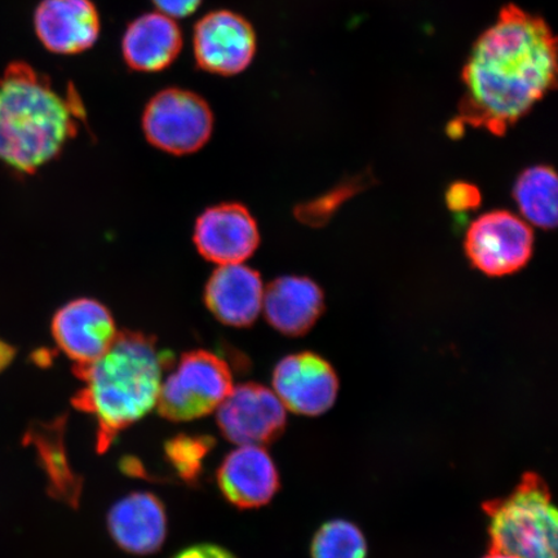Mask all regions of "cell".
Wrapping results in <instances>:
<instances>
[{
	"label": "cell",
	"instance_id": "6da1fadb",
	"mask_svg": "<svg viewBox=\"0 0 558 558\" xmlns=\"http://www.w3.org/2000/svg\"><path fill=\"white\" fill-rule=\"evenodd\" d=\"M557 83V46L543 19L513 4L474 45L463 70L464 94L453 130L507 131Z\"/></svg>",
	"mask_w": 558,
	"mask_h": 558
},
{
	"label": "cell",
	"instance_id": "7a4b0ae2",
	"mask_svg": "<svg viewBox=\"0 0 558 558\" xmlns=\"http://www.w3.org/2000/svg\"><path fill=\"white\" fill-rule=\"evenodd\" d=\"M167 362L155 339L122 331L99 360L73 366L85 383L73 407L96 418L97 451H107L122 430L155 409Z\"/></svg>",
	"mask_w": 558,
	"mask_h": 558
},
{
	"label": "cell",
	"instance_id": "3957f363",
	"mask_svg": "<svg viewBox=\"0 0 558 558\" xmlns=\"http://www.w3.org/2000/svg\"><path fill=\"white\" fill-rule=\"evenodd\" d=\"M81 113L73 94L62 97L32 66L13 62L0 80V162L37 171L75 135Z\"/></svg>",
	"mask_w": 558,
	"mask_h": 558
},
{
	"label": "cell",
	"instance_id": "277c9868",
	"mask_svg": "<svg viewBox=\"0 0 558 558\" xmlns=\"http://www.w3.org/2000/svg\"><path fill=\"white\" fill-rule=\"evenodd\" d=\"M483 509L490 548L518 558H557V509L541 474H523L511 493L485 501Z\"/></svg>",
	"mask_w": 558,
	"mask_h": 558
},
{
	"label": "cell",
	"instance_id": "5b68a950",
	"mask_svg": "<svg viewBox=\"0 0 558 558\" xmlns=\"http://www.w3.org/2000/svg\"><path fill=\"white\" fill-rule=\"evenodd\" d=\"M232 389V372L218 354L187 352L160 386L156 407L167 421L190 422L211 414Z\"/></svg>",
	"mask_w": 558,
	"mask_h": 558
},
{
	"label": "cell",
	"instance_id": "8992f818",
	"mask_svg": "<svg viewBox=\"0 0 558 558\" xmlns=\"http://www.w3.org/2000/svg\"><path fill=\"white\" fill-rule=\"evenodd\" d=\"M146 138L156 148L174 156L192 155L211 137L213 111L190 90L170 88L159 93L145 109Z\"/></svg>",
	"mask_w": 558,
	"mask_h": 558
},
{
	"label": "cell",
	"instance_id": "52a82bcc",
	"mask_svg": "<svg viewBox=\"0 0 558 558\" xmlns=\"http://www.w3.org/2000/svg\"><path fill=\"white\" fill-rule=\"evenodd\" d=\"M465 255L488 277L518 274L532 259L534 232L518 215L507 209L481 215L466 230Z\"/></svg>",
	"mask_w": 558,
	"mask_h": 558
},
{
	"label": "cell",
	"instance_id": "ba28073f",
	"mask_svg": "<svg viewBox=\"0 0 558 558\" xmlns=\"http://www.w3.org/2000/svg\"><path fill=\"white\" fill-rule=\"evenodd\" d=\"M218 409L222 436L240 446L275 442L288 423L286 408L274 390L257 383L233 388Z\"/></svg>",
	"mask_w": 558,
	"mask_h": 558
},
{
	"label": "cell",
	"instance_id": "9c48e42d",
	"mask_svg": "<svg viewBox=\"0 0 558 558\" xmlns=\"http://www.w3.org/2000/svg\"><path fill=\"white\" fill-rule=\"evenodd\" d=\"M271 380L279 401L298 415H324L339 395L337 372L329 361L314 352L286 355L278 362Z\"/></svg>",
	"mask_w": 558,
	"mask_h": 558
},
{
	"label": "cell",
	"instance_id": "30bf717a",
	"mask_svg": "<svg viewBox=\"0 0 558 558\" xmlns=\"http://www.w3.org/2000/svg\"><path fill=\"white\" fill-rule=\"evenodd\" d=\"M194 54L206 72L220 75L242 73L254 59L253 26L230 11L209 13L195 25Z\"/></svg>",
	"mask_w": 558,
	"mask_h": 558
},
{
	"label": "cell",
	"instance_id": "8fae6325",
	"mask_svg": "<svg viewBox=\"0 0 558 558\" xmlns=\"http://www.w3.org/2000/svg\"><path fill=\"white\" fill-rule=\"evenodd\" d=\"M194 243L206 260L241 264L253 256L260 243L254 216L239 204H225L206 209L195 222Z\"/></svg>",
	"mask_w": 558,
	"mask_h": 558
},
{
	"label": "cell",
	"instance_id": "7c38bea8",
	"mask_svg": "<svg viewBox=\"0 0 558 558\" xmlns=\"http://www.w3.org/2000/svg\"><path fill=\"white\" fill-rule=\"evenodd\" d=\"M113 316L94 299H78L62 306L52 319V335L74 365L93 364L117 338Z\"/></svg>",
	"mask_w": 558,
	"mask_h": 558
},
{
	"label": "cell",
	"instance_id": "4fadbf2b",
	"mask_svg": "<svg viewBox=\"0 0 558 558\" xmlns=\"http://www.w3.org/2000/svg\"><path fill=\"white\" fill-rule=\"evenodd\" d=\"M218 485L230 505L253 509L274 500L281 488V477L274 458L263 446L244 445L222 460Z\"/></svg>",
	"mask_w": 558,
	"mask_h": 558
},
{
	"label": "cell",
	"instance_id": "5bb4252c",
	"mask_svg": "<svg viewBox=\"0 0 558 558\" xmlns=\"http://www.w3.org/2000/svg\"><path fill=\"white\" fill-rule=\"evenodd\" d=\"M107 523L117 546L131 555L156 554L166 541L165 506L151 493H132L118 500L110 508Z\"/></svg>",
	"mask_w": 558,
	"mask_h": 558
},
{
	"label": "cell",
	"instance_id": "9a60e30c",
	"mask_svg": "<svg viewBox=\"0 0 558 558\" xmlns=\"http://www.w3.org/2000/svg\"><path fill=\"white\" fill-rule=\"evenodd\" d=\"M34 25L47 50L61 54L88 50L100 33L99 13L90 0H44Z\"/></svg>",
	"mask_w": 558,
	"mask_h": 558
},
{
	"label": "cell",
	"instance_id": "2e32d148",
	"mask_svg": "<svg viewBox=\"0 0 558 558\" xmlns=\"http://www.w3.org/2000/svg\"><path fill=\"white\" fill-rule=\"evenodd\" d=\"M263 298L260 275L243 263L219 265L206 286L207 308L228 326L253 325L263 310Z\"/></svg>",
	"mask_w": 558,
	"mask_h": 558
},
{
	"label": "cell",
	"instance_id": "e0dca14e",
	"mask_svg": "<svg viewBox=\"0 0 558 558\" xmlns=\"http://www.w3.org/2000/svg\"><path fill=\"white\" fill-rule=\"evenodd\" d=\"M262 311L278 332L288 337H303L323 316L324 291L311 278H277L264 289Z\"/></svg>",
	"mask_w": 558,
	"mask_h": 558
},
{
	"label": "cell",
	"instance_id": "ac0fdd59",
	"mask_svg": "<svg viewBox=\"0 0 558 558\" xmlns=\"http://www.w3.org/2000/svg\"><path fill=\"white\" fill-rule=\"evenodd\" d=\"M183 46L180 27L163 13H148L129 26L123 38L125 62L137 72L156 73L170 66Z\"/></svg>",
	"mask_w": 558,
	"mask_h": 558
},
{
	"label": "cell",
	"instance_id": "d6986e66",
	"mask_svg": "<svg viewBox=\"0 0 558 558\" xmlns=\"http://www.w3.org/2000/svg\"><path fill=\"white\" fill-rule=\"evenodd\" d=\"M65 417L39 425L29 435L31 441L37 446L41 463L50 478L51 494L54 498L65 501L70 507H78L82 494V477L70 466L65 444Z\"/></svg>",
	"mask_w": 558,
	"mask_h": 558
},
{
	"label": "cell",
	"instance_id": "ffe728a7",
	"mask_svg": "<svg viewBox=\"0 0 558 558\" xmlns=\"http://www.w3.org/2000/svg\"><path fill=\"white\" fill-rule=\"evenodd\" d=\"M513 198L530 225L553 230L558 222V180L550 166L538 165L523 170L513 186Z\"/></svg>",
	"mask_w": 558,
	"mask_h": 558
},
{
	"label": "cell",
	"instance_id": "44dd1931",
	"mask_svg": "<svg viewBox=\"0 0 558 558\" xmlns=\"http://www.w3.org/2000/svg\"><path fill=\"white\" fill-rule=\"evenodd\" d=\"M364 532L354 522L333 519L324 523L311 543L312 558H367Z\"/></svg>",
	"mask_w": 558,
	"mask_h": 558
},
{
	"label": "cell",
	"instance_id": "7402d4cb",
	"mask_svg": "<svg viewBox=\"0 0 558 558\" xmlns=\"http://www.w3.org/2000/svg\"><path fill=\"white\" fill-rule=\"evenodd\" d=\"M214 446L213 437L180 434L166 442V460L181 480L195 485L201 477L204 460Z\"/></svg>",
	"mask_w": 558,
	"mask_h": 558
},
{
	"label": "cell",
	"instance_id": "603a6c76",
	"mask_svg": "<svg viewBox=\"0 0 558 558\" xmlns=\"http://www.w3.org/2000/svg\"><path fill=\"white\" fill-rule=\"evenodd\" d=\"M446 205L457 214L473 211L481 205L478 187L464 181L452 184L446 192Z\"/></svg>",
	"mask_w": 558,
	"mask_h": 558
},
{
	"label": "cell",
	"instance_id": "cb8c5ba5",
	"mask_svg": "<svg viewBox=\"0 0 558 558\" xmlns=\"http://www.w3.org/2000/svg\"><path fill=\"white\" fill-rule=\"evenodd\" d=\"M163 15L171 19H183L198 9L202 0H153Z\"/></svg>",
	"mask_w": 558,
	"mask_h": 558
},
{
	"label": "cell",
	"instance_id": "d4e9b609",
	"mask_svg": "<svg viewBox=\"0 0 558 558\" xmlns=\"http://www.w3.org/2000/svg\"><path fill=\"white\" fill-rule=\"evenodd\" d=\"M173 558H239L230 550L216 546V544H195V546L187 547L174 556Z\"/></svg>",
	"mask_w": 558,
	"mask_h": 558
},
{
	"label": "cell",
	"instance_id": "484cf974",
	"mask_svg": "<svg viewBox=\"0 0 558 558\" xmlns=\"http://www.w3.org/2000/svg\"><path fill=\"white\" fill-rule=\"evenodd\" d=\"M483 558H518L512 555H508L505 553H500V550L497 549H488V553Z\"/></svg>",
	"mask_w": 558,
	"mask_h": 558
}]
</instances>
